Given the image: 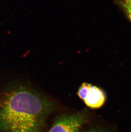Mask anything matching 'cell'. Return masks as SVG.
<instances>
[{
  "label": "cell",
  "mask_w": 131,
  "mask_h": 132,
  "mask_svg": "<svg viewBox=\"0 0 131 132\" xmlns=\"http://www.w3.org/2000/svg\"><path fill=\"white\" fill-rule=\"evenodd\" d=\"M52 102L24 85L0 90V132H41L52 112Z\"/></svg>",
  "instance_id": "6da1fadb"
},
{
  "label": "cell",
  "mask_w": 131,
  "mask_h": 132,
  "mask_svg": "<svg viewBox=\"0 0 131 132\" xmlns=\"http://www.w3.org/2000/svg\"><path fill=\"white\" fill-rule=\"evenodd\" d=\"M87 120L86 113L83 111L61 115L56 118L49 132H79Z\"/></svg>",
  "instance_id": "7a4b0ae2"
},
{
  "label": "cell",
  "mask_w": 131,
  "mask_h": 132,
  "mask_svg": "<svg viewBox=\"0 0 131 132\" xmlns=\"http://www.w3.org/2000/svg\"><path fill=\"white\" fill-rule=\"evenodd\" d=\"M77 93L86 105L92 109L101 107L106 99L105 93L101 89L87 82H83L80 85Z\"/></svg>",
  "instance_id": "3957f363"
},
{
  "label": "cell",
  "mask_w": 131,
  "mask_h": 132,
  "mask_svg": "<svg viewBox=\"0 0 131 132\" xmlns=\"http://www.w3.org/2000/svg\"><path fill=\"white\" fill-rule=\"evenodd\" d=\"M116 2L123 10L131 23V0H117Z\"/></svg>",
  "instance_id": "277c9868"
},
{
  "label": "cell",
  "mask_w": 131,
  "mask_h": 132,
  "mask_svg": "<svg viewBox=\"0 0 131 132\" xmlns=\"http://www.w3.org/2000/svg\"><path fill=\"white\" fill-rule=\"evenodd\" d=\"M85 132H103V131H101L100 130H97V129H90V130H89L87 131H85Z\"/></svg>",
  "instance_id": "5b68a950"
}]
</instances>
